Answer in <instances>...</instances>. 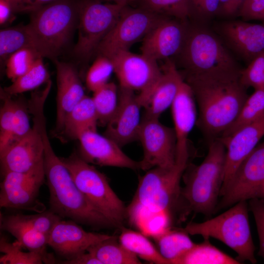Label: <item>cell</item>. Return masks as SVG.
<instances>
[{"instance_id": "44dd1931", "label": "cell", "mask_w": 264, "mask_h": 264, "mask_svg": "<svg viewBox=\"0 0 264 264\" xmlns=\"http://www.w3.org/2000/svg\"><path fill=\"white\" fill-rule=\"evenodd\" d=\"M264 136V116L240 128L229 137L220 139L226 148L224 177L221 190L226 186L240 164L258 145Z\"/></svg>"}, {"instance_id": "8fae6325", "label": "cell", "mask_w": 264, "mask_h": 264, "mask_svg": "<svg viewBox=\"0 0 264 264\" xmlns=\"http://www.w3.org/2000/svg\"><path fill=\"white\" fill-rule=\"evenodd\" d=\"M110 59L113 63L119 87L138 91L137 99L142 107L145 108L162 75L157 61L129 50L119 51Z\"/></svg>"}, {"instance_id": "30bf717a", "label": "cell", "mask_w": 264, "mask_h": 264, "mask_svg": "<svg viewBox=\"0 0 264 264\" xmlns=\"http://www.w3.org/2000/svg\"><path fill=\"white\" fill-rule=\"evenodd\" d=\"M166 17L129 4L125 6L114 25L100 43L96 53L110 58L119 51L129 50L133 44L143 40Z\"/></svg>"}, {"instance_id": "7402d4cb", "label": "cell", "mask_w": 264, "mask_h": 264, "mask_svg": "<svg viewBox=\"0 0 264 264\" xmlns=\"http://www.w3.org/2000/svg\"><path fill=\"white\" fill-rule=\"evenodd\" d=\"M219 30L227 44L249 63L264 52V24L232 21L222 23Z\"/></svg>"}, {"instance_id": "4316f807", "label": "cell", "mask_w": 264, "mask_h": 264, "mask_svg": "<svg viewBox=\"0 0 264 264\" xmlns=\"http://www.w3.org/2000/svg\"><path fill=\"white\" fill-rule=\"evenodd\" d=\"M189 235L183 228L172 229L167 227L154 233L153 237L161 255L170 264H173L195 245Z\"/></svg>"}, {"instance_id": "5bb4252c", "label": "cell", "mask_w": 264, "mask_h": 264, "mask_svg": "<svg viewBox=\"0 0 264 264\" xmlns=\"http://www.w3.org/2000/svg\"><path fill=\"white\" fill-rule=\"evenodd\" d=\"M2 176L1 207L34 210L40 205L37 198L45 178L44 161L29 171L7 172Z\"/></svg>"}, {"instance_id": "d4e9b609", "label": "cell", "mask_w": 264, "mask_h": 264, "mask_svg": "<svg viewBox=\"0 0 264 264\" xmlns=\"http://www.w3.org/2000/svg\"><path fill=\"white\" fill-rule=\"evenodd\" d=\"M0 230L16 239L22 247L42 255L45 264L55 262L53 256L46 251L48 236L37 231L24 218L23 214L3 216L0 214Z\"/></svg>"}, {"instance_id": "4dcf8cb0", "label": "cell", "mask_w": 264, "mask_h": 264, "mask_svg": "<svg viewBox=\"0 0 264 264\" xmlns=\"http://www.w3.org/2000/svg\"><path fill=\"white\" fill-rule=\"evenodd\" d=\"M264 116V85L254 88L248 95L233 124L220 139H225L242 127L251 123Z\"/></svg>"}, {"instance_id": "f546056e", "label": "cell", "mask_w": 264, "mask_h": 264, "mask_svg": "<svg viewBox=\"0 0 264 264\" xmlns=\"http://www.w3.org/2000/svg\"><path fill=\"white\" fill-rule=\"evenodd\" d=\"M119 241L126 249L138 257L156 264H170L150 241L143 234L123 228Z\"/></svg>"}, {"instance_id": "2e32d148", "label": "cell", "mask_w": 264, "mask_h": 264, "mask_svg": "<svg viewBox=\"0 0 264 264\" xmlns=\"http://www.w3.org/2000/svg\"><path fill=\"white\" fill-rule=\"evenodd\" d=\"M141 108L134 91L119 87L118 106L106 125L105 135L121 147L138 140Z\"/></svg>"}, {"instance_id": "681fc988", "label": "cell", "mask_w": 264, "mask_h": 264, "mask_svg": "<svg viewBox=\"0 0 264 264\" xmlns=\"http://www.w3.org/2000/svg\"><path fill=\"white\" fill-rule=\"evenodd\" d=\"M14 13L12 4L9 0H0V25L9 21Z\"/></svg>"}, {"instance_id": "ac0fdd59", "label": "cell", "mask_w": 264, "mask_h": 264, "mask_svg": "<svg viewBox=\"0 0 264 264\" xmlns=\"http://www.w3.org/2000/svg\"><path fill=\"white\" fill-rule=\"evenodd\" d=\"M110 236L87 232L75 221L61 219L48 236L47 245L57 255L67 260L87 252L91 245Z\"/></svg>"}, {"instance_id": "f6af8a7d", "label": "cell", "mask_w": 264, "mask_h": 264, "mask_svg": "<svg viewBox=\"0 0 264 264\" xmlns=\"http://www.w3.org/2000/svg\"><path fill=\"white\" fill-rule=\"evenodd\" d=\"M238 16L244 21H264V0H246Z\"/></svg>"}, {"instance_id": "83f0119b", "label": "cell", "mask_w": 264, "mask_h": 264, "mask_svg": "<svg viewBox=\"0 0 264 264\" xmlns=\"http://www.w3.org/2000/svg\"><path fill=\"white\" fill-rule=\"evenodd\" d=\"M88 252L92 254L101 264H140L138 257L130 252L111 236L90 246Z\"/></svg>"}, {"instance_id": "52a82bcc", "label": "cell", "mask_w": 264, "mask_h": 264, "mask_svg": "<svg viewBox=\"0 0 264 264\" xmlns=\"http://www.w3.org/2000/svg\"><path fill=\"white\" fill-rule=\"evenodd\" d=\"M61 159L90 204L113 227L121 226L127 217V208L110 187L106 176L76 153Z\"/></svg>"}, {"instance_id": "f35d334b", "label": "cell", "mask_w": 264, "mask_h": 264, "mask_svg": "<svg viewBox=\"0 0 264 264\" xmlns=\"http://www.w3.org/2000/svg\"><path fill=\"white\" fill-rule=\"evenodd\" d=\"M3 100L0 112V153L11 143L14 124L15 100L11 96L0 92Z\"/></svg>"}, {"instance_id": "7dc6e473", "label": "cell", "mask_w": 264, "mask_h": 264, "mask_svg": "<svg viewBox=\"0 0 264 264\" xmlns=\"http://www.w3.org/2000/svg\"><path fill=\"white\" fill-rule=\"evenodd\" d=\"M246 0H220L219 15L231 17L238 16Z\"/></svg>"}, {"instance_id": "1f68e13d", "label": "cell", "mask_w": 264, "mask_h": 264, "mask_svg": "<svg viewBox=\"0 0 264 264\" xmlns=\"http://www.w3.org/2000/svg\"><path fill=\"white\" fill-rule=\"evenodd\" d=\"M24 48H31L37 51L32 37L26 25L10 27L0 31L1 61L15 52Z\"/></svg>"}, {"instance_id": "7a4b0ae2", "label": "cell", "mask_w": 264, "mask_h": 264, "mask_svg": "<svg viewBox=\"0 0 264 264\" xmlns=\"http://www.w3.org/2000/svg\"><path fill=\"white\" fill-rule=\"evenodd\" d=\"M47 134L42 136L44 166L49 192L50 210L62 218L95 228L113 227L89 202L55 153Z\"/></svg>"}, {"instance_id": "74e56055", "label": "cell", "mask_w": 264, "mask_h": 264, "mask_svg": "<svg viewBox=\"0 0 264 264\" xmlns=\"http://www.w3.org/2000/svg\"><path fill=\"white\" fill-rule=\"evenodd\" d=\"M112 72L114 66L109 58L98 55L89 67L86 76V84L88 88L94 92L105 86Z\"/></svg>"}, {"instance_id": "ee69618b", "label": "cell", "mask_w": 264, "mask_h": 264, "mask_svg": "<svg viewBox=\"0 0 264 264\" xmlns=\"http://www.w3.org/2000/svg\"><path fill=\"white\" fill-rule=\"evenodd\" d=\"M249 210L254 216L260 240L258 255L264 260V199L254 198L249 199Z\"/></svg>"}, {"instance_id": "816d5d0a", "label": "cell", "mask_w": 264, "mask_h": 264, "mask_svg": "<svg viewBox=\"0 0 264 264\" xmlns=\"http://www.w3.org/2000/svg\"><path fill=\"white\" fill-rule=\"evenodd\" d=\"M259 198H264V185L261 192Z\"/></svg>"}, {"instance_id": "f1b7e54d", "label": "cell", "mask_w": 264, "mask_h": 264, "mask_svg": "<svg viewBox=\"0 0 264 264\" xmlns=\"http://www.w3.org/2000/svg\"><path fill=\"white\" fill-rule=\"evenodd\" d=\"M195 245L173 264H239L236 259L230 257L209 242L208 238Z\"/></svg>"}, {"instance_id": "7bdbcfd3", "label": "cell", "mask_w": 264, "mask_h": 264, "mask_svg": "<svg viewBox=\"0 0 264 264\" xmlns=\"http://www.w3.org/2000/svg\"><path fill=\"white\" fill-rule=\"evenodd\" d=\"M28 108L21 100H15L14 124L11 143L26 135L32 129Z\"/></svg>"}, {"instance_id": "5b68a950", "label": "cell", "mask_w": 264, "mask_h": 264, "mask_svg": "<svg viewBox=\"0 0 264 264\" xmlns=\"http://www.w3.org/2000/svg\"><path fill=\"white\" fill-rule=\"evenodd\" d=\"M78 3L57 0L31 13L26 25L41 57L54 58L66 44L77 18Z\"/></svg>"}, {"instance_id": "6da1fadb", "label": "cell", "mask_w": 264, "mask_h": 264, "mask_svg": "<svg viewBox=\"0 0 264 264\" xmlns=\"http://www.w3.org/2000/svg\"><path fill=\"white\" fill-rule=\"evenodd\" d=\"M242 69H216L181 75L193 91L198 114L196 125L209 142L220 138L237 118L248 95Z\"/></svg>"}, {"instance_id": "4fadbf2b", "label": "cell", "mask_w": 264, "mask_h": 264, "mask_svg": "<svg viewBox=\"0 0 264 264\" xmlns=\"http://www.w3.org/2000/svg\"><path fill=\"white\" fill-rule=\"evenodd\" d=\"M138 140L143 150L140 169L171 168L176 164V139L174 128L162 124L159 118L143 116Z\"/></svg>"}, {"instance_id": "d6986e66", "label": "cell", "mask_w": 264, "mask_h": 264, "mask_svg": "<svg viewBox=\"0 0 264 264\" xmlns=\"http://www.w3.org/2000/svg\"><path fill=\"white\" fill-rule=\"evenodd\" d=\"M197 108L192 89L182 79L176 98L171 106L174 129L176 139L177 162L188 164V137L197 123Z\"/></svg>"}, {"instance_id": "9c48e42d", "label": "cell", "mask_w": 264, "mask_h": 264, "mask_svg": "<svg viewBox=\"0 0 264 264\" xmlns=\"http://www.w3.org/2000/svg\"><path fill=\"white\" fill-rule=\"evenodd\" d=\"M125 2L103 3L100 0H78V37L74 51L89 59L117 21Z\"/></svg>"}, {"instance_id": "603a6c76", "label": "cell", "mask_w": 264, "mask_h": 264, "mask_svg": "<svg viewBox=\"0 0 264 264\" xmlns=\"http://www.w3.org/2000/svg\"><path fill=\"white\" fill-rule=\"evenodd\" d=\"M57 72V113L56 130L62 132L65 120L76 105L86 95L75 68L55 60Z\"/></svg>"}, {"instance_id": "9a60e30c", "label": "cell", "mask_w": 264, "mask_h": 264, "mask_svg": "<svg viewBox=\"0 0 264 264\" xmlns=\"http://www.w3.org/2000/svg\"><path fill=\"white\" fill-rule=\"evenodd\" d=\"M188 23L166 17L143 38L141 54L156 61L177 55L184 42Z\"/></svg>"}, {"instance_id": "ba28073f", "label": "cell", "mask_w": 264, "mask_h": 264, "mask_svg": "<svg viewBox=\"0 0 264 264\" xmlns=\"http://www.w3.org/2000/svg\"><path fill=\"white\" fill-rule=\"evenodd\" d=\"M181 75L204 73L216 69L240 70L221 41L201 26L188 23L182 48L178 54Z\"/></svg>"}, {"instance_id": "8992f818", "label": "cell", "mask_w": 264, "mask_h": 264, "mask_svg": "<svg viewBox=\"0 0 264 264\" xmlns=\"http://www.w3.org/2000/svg\"><path fill=\"white\" fill-rule=\"evenodd\" d=\"M246 200L238 202L226 211L205 221L190 222L183 228L191 235L217 239L231 248L237 254L241 263L245 261L254 264L255 247L248 220Z\"/></svg>"}, {"instance_id": "b9f144b4", "label": "cell", "mask_w": 264, "mask_h": 264, "mask_svg": "<svg viewBox=\"0 0 264 264\" xmlns=\"http://www.w3.org/2000/svg\"><path fill=\"white\" fill-rule=\"evenodd\" d=\"M25 220L37 231L48 236L55 224L62 218L50 209L33 215H23Z\"/></svg>"}, {"instance_id": "f907efd6", "label": "cell", "mask_w": 264, "mask_h": 264, "mask_svg": "<svg viewBox=\"0 0 264 264\" xmlns=\"http://www.w3.org/2000/svg\"><path fill=\"white\" fill-rule=\"evenodd\" d=\"M107 1H113L115 3L125 2L128 4H130L132 2L135 0H104Z\"/></svg>"}, {"instance_id": "f5cc1de1", "label": "cell", "mask_w": 264, "mask_h": 264, "mask_svg": "<svg viewBox=\"0 0 264 264\" xmlns=\"http://www.w3.org/2000/svg\"></svg>"}, {"instance_id": "3957f363", "label": "cell", "mask_w": 264, "mask_h": 264, "mask_svg": "<svg viewBox=\"0 0 264 264\" xmlns=\"http://www.w3.org/2000/svg\"><path fill=\"white\" fill-rule=\"evenodd\" d=\"M226 160V148L220 139L209 143L208 150L198 165H189L182 178L184 186L181 198L187 214L191 212L206 217L215 214L223 184Z\"/></svg>"}, {"instance_id": "cb8c5ba5", "label": "cell", "mask_w": 264, "mask_h": 264, "mask_svg": "<svg viewBox=\"0 0 264 264\" xmlns=\"http://www.w3.org/2000/svg\"><path fill=\"white\" fill-rule=\"evenodd\" d=\"M165 60L162 75L144 108L143 116L159 118L166 109L171 107L176 95L183 78L175 63L171 59Z\"/></svg>"}, {"instance_id": "484cf974", "label": "cell", "mask_w": 264, "mask_h": 264, "mask_svg": "<svg viewBox=\"0 0 264 264\" xmlns=\"http://www.w3.org/2000/svg\"><path fill=\"white\" fill-rule=\"evenodd\" d=\"M98 118L92 97L85 95L66 116L62 132L77 139L82 132L96 130Z\"/></svg>"}, {"instance_id": "c3c4849f", "label": "cell", "mask_w": 264, "mask_h": 264, "mask_svg": "<svg viewBox=\"0 0 264 264\" xmlns=\"http://www.w3.org/2000/svg\"><path fill=\"white\" fill-rule=\"evenodd\" d=\"M59 263L64 264H101L96 257L88 251L72 259L61 261Z\"/></svg>"}, {"instance_id": "277c9868", "label": "cell", "mask_w": 264, "mask_h": 264, "mask_svg": "<svg viewBox=\"0 0 264 264\" xmlns=\"http://www.w3.org/2000/svg\"><path fill=\"white\" fill-rule=\"evenodd\" d=\"M187 165L176 162L171 168L157 167L147 171L139 179L134 197L127 208L131 222L136 223L145 212L171 219L173 213L179 209L184 217L180 182Z\"/></svg>"}, {"instance_id": "836d02e7", "label": "cell", "mask_w": 264, "mask_h": 264, "mask_svg": "<svg viewBox=\"0 0 264 264\" xmlns=\"http://www.w3.org/2000/svg\"><path fill=\"white\" fill-rule=\"evenodd\" d=\"M98 121L107 125L114 115L118 104V88L112 82L93 92L92 97Z\"/></svg>"}, {"instance_id": "d590c367", "label": "cell", "mask_w": 264, "mask_h": 264, "mask_svg": "<svg viewBox=\"0 0 264 264\" xmlns=\"http://www.w3.org/2000/svg\"><path fill=\"white\" fill-rule=\"evenodd\" d=\"M16 241L9 242L3 235L0 236V251L3 254L0 257V264H41L45 263L44 257L32 251L24 252Z\"/></svg>"}, {"instance_id": "bcb514c9", "label": "cell", "mask_w": 264, "mask_h": 264, "mask_svg": "<svg viewBox=\"0 0 264 264\" xmlns=\"http://www.w3.org/2000/svg\"><path fill=\"white\" fill-rule=\"evenodd\" d=\"M57 0H9L14 13H32Z\"/></svg>"}, {"instance_id": "e0dca14e", "label": "cell", "mask_w": 264, "mask_h": 264, "mask_svg": "<svg viewBox=\"0 0 264 264\" xmlns=\"http://www.w3.org/2000/svg\"><path fill=\"white\" fill-rule=\"evenodd\" d=\"M77 139L80 144L79 155L90 164L133 170L140 169L139 162L129 157L115 141L105 135L99 134L96 130L84 132Z\"/></svg>"}, {"instance_id": "8d00e7d4", "label": "cell", "mask_w": 264, "mask_h": 264, "mask_svg": "<svg viewBox=\"0 0 264 264\" xmlns=\"http://www.w3.org/2000/svg\"><path fill=\"white\" fill-rule=\"evenodd\" d=\"M41 57L31 48H24L10 55L6 63V74L12 82L25 73L32 66L36 60Z\"/></svg>"}, {"instance_id": "60d3db41", "label": "cell", "mask_w": 264, "mask_h": 264, "mask_svg": "<svg viewBox=\"0 0 264 264\" xmlns=\"http://www.w3.org/2000/svg\"><path fill=\"white\" fill-rule=\"evenodd\" d=\"M190 19L206 21L219 15L220 0H188Z\"/></svg>"}, {"instance_id": "ffe728a7", "label": "cell", "mask_w": 264, "mask_h": 264, "mask_svg": "<svg viewBox=\"0 0 264 264\" xmlns=\"http://www.w3.org/2000/svg\"><path fill=\"white\" fill-rule=\"evenodd\" d=\"M42 137L33 127L26 135L0 153L2 175L7 172H27L44 161Z\"/></svg>"}, {"instance_id": "d6a6232c", "label": "cell", "mask_w": 264, "mask_h": 264, "mask_svg": "<svg viewBox=\"0 0 264 264\" xmlns=\"http://www.w3.org/2000/svg\"><path fill=\"white\" fill-rule=\"evenodd\" d=\"M49 77L43 58L39 57L29 70L2 91L9 96L17 95L39 87L48 81Z\"/></svg>"}, {"instance_id": "ab89813d", "label": "cell", "mask_w": 264, "mask_h": 264, "mask_svg": "<svg viewBox=\"0 0 264 264\" xmlns=\"http://www.w3.org/2000/svg\"><path fill=\"white\" fill-rule=\"evenodd\" d=\"M264 52L256 56L245 69H242L240 80L246 88H256L264 85Z\"/></svg>"}, {"instance_id": "7c38bea8", "label": "cell", "mask_w": 264, "mask_h": 264, "mask_svg": "<svg viewBox=\"0 0 264 264\" xmlns=\"http://www.w3.org/2000/svg\"><path fill=\"white\" fill-rule=\"evenodd\" d=\"M264 185V141L258 144L240 164L220 192L215 213L239 201L259 198Z\"/></svg>"}, {"instance_id": "e575fe53", "label": "cell", "mask_w": 264, "mask_h": 264, "mask_svg": "<svg viewBox=\"0 0 264 264\" xmlns=\"http://www.w3.org/2000/svg\"><path fill=\"white\" fill-rule=\"evenodd\" d=\"M136 7L182 21L190 19L188 0H135Z\"/></svg>"}]
</instances>
